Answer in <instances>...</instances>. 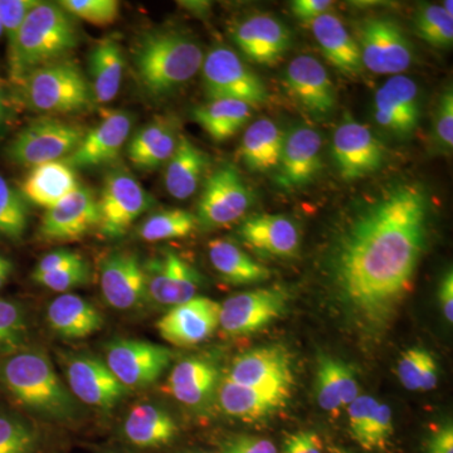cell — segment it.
I'll list each match as a JSON object with an SVG mask.
<instances>
[{
  "instance_id": "cell-1",
  "label": "cell",
  "mask_w": 453,
  "mask_h": 453,
  "mask_svg": "<svg viewBox=\"0 0 453 453\" xmlns=\"http://www.w3.org/2000/svg\"><path fill=\"white\" fill-rule=\"evenodd\" d=\"M431 203L414 183H398L360 207L329 255L339 309L360 338H383L416 283L427 249Z\"/></svg>"
},
{
  "instance_id": "cell-2",
  "label": "cell",
  "mask_w": 453,
  "mask_h": 453,
  "mask_svg": "<svg viewBox=\"0 0 453 453\" xmlns=\"http://www.w3.org/2000/svg\"><path fill=\"white\" fill-rule=\"evenodd\" d=\"M0 389L13 403L44 418L73 419L77 405L50 357L41 350H18L0 357Z\"/></svg>"
},
{
  "instance_id": "cell-3",
  "label": "cell",
  "mask_w": 453,
  "mask_h": 453,
  "mask_svg": "<svg viewBox=\"0 0 453 453\" xmlns=\"http://www.w3.org/2000/svg\"><path fill=\"white\" fill-rule=\"evenodd\" d=\"M135 70L150 96L163 97L201 71L204 55L196 42L174 31L145 33L136 44Z\"/></svg>"
},
{
  "instance_id": "cell-4",
  "label": "cell",
  "mask_w": 453,
  "mask_h": 453,
  "mask_svg": "<svg viewBox=\"0 0 453 453\" xmlns=\"http://www.w3.org/2000/svg\"><path fill=\"white\" fill-rule=\"evenodd\" d=\"M79 42V28L68 12L56 3H38L9 50L12 79L18 83L29 71L65 59Z\"/></svg>"
},
{
  "instance_id": "cell-5",
  "label": "cell",
  "mask_w": 453,
  "mask_h": 453,
  "mask_svg": "<svg viewBox=\"0 0 453 453\" xmlns=\"http://www.w3.org/2000/svg\"><path fill=\"white\" fill-rule=\"evenodd\" d=\"M27 105L35 111L70 113L92 106V89L79 65L68 59L29 71L17 83Z\"/></svg>"
},
{
  "instance_id": "cell-6",
  "label": "cell",
  "mask_w": 453,
  "mask_h": 453,
  "mask_svg": "<svg viewBox=\"0 0 453 453\" xmlns=\"http://www.w3.org/2000/svg\"><path fill=\"white\" fill-rule=\"evenodd\" d=\"M86 130L73 122L43 118L32 121L17 134L7 148V157L18 165L35 166L57 162L76 150Z\"/></svg>"
},
{
  "instance_id": "cell-7",
  "label": "cell",
  "mask_w": 453,
  "mask_h": 453,
  "mask_svg": "<svg viewBox=\"0 0 453 453\" xmlns=\"http://www.w3.org/2000/svg\"><path fill=\"white\" fill-rule=\"evenodd\" d=\"M201 70L203 86L210 100H237L251 107L267 101L264 81L234 50L216 47L204 56Z\"/></svg>"
},
{
  "instance_id": "cell-8",
  "label": "cell",
  "mask_w": 453,
  "mask_h": 453,
  "mask_svg": "<svg viewBox=\"0 0 453 453\" xmlns=\"http://www.w3.org/2000/svg\"><path fill=\"white\" fill-rule=\"evenodd\" d=\"M172 350L145 340L122 339L110 342L105 363L127 389H142L159 380L172 365Z\"/></svg>"
},
{
  "instance_id": "cell-9",
  "label": "cell",
  "mask_w": 453,
  "mask_h": 453,
  "mask_svg": "<svg viewBox=\"0 0 453 453\" xmlns=\"http://www.w3.org/2000/svg\"><path fill=\"white\" fill-rule=\"evenodd\" d=\"M253 196L240 172L231 164L214 170L204 183L196 220L203 228H219L242 219Z\"/></svg>"
},
{
  "instance_id": "cell-10",
  "label": "cell",
  "mask_w": 453,
  "mask_h": 453,
  "mask_svg": "<svg viewBox=\"0 0 453 453\" xmlns=\"http://www.w3.org/2000/svg\"><path fill=\"white\" fill-rule=\"evenodd\" d=\"M153 204V199L129 173L115 170L107 174L97 201L100 226L109 238L121 237Z\"/></svg>"
},
{
  "instance_id": "cell-11",
  "label": "cell",
  "mask_w": 453,
  "mask_h": 453,
  "mask_svg": "<svg viewBox=\"0 0 453 453\" xmlns=\"http://www.w3.org/2000/svg\"><path fill=\"white\" fill-rule=\"evenodd\" d=\"M363 67L380 74H399L413 61L412 44L401 27L387 18H372L359 27Z\"/></svg>"
},
{
  "instance_id": "cell-12",
  "label": "cell",
  "mask_w": 453,
  "mask_h": 453,
  "mask_svg": "<svg viewBox=\"0 0 453 453\" xmlns=\"http://www.w3.org/2000/svg\"><path fill=\"white\" fill-rule=\"evenodd\" d=\"M288 295L280 288H257L232 295L220 303L219 327L226 335L246 336L281 318Z\"/></svg>"
},
{
  "instance_id": "cell-13",
  "label": "cell",
  "mask_w": 453,
  "mask_h": 453,
  "mask_svg": "<svg viewBox=\"0 0 453 453\" xmlns=\"http://www.w3.org/2000/svg\"><path fill=\"white\" fill-rule=\"evenodd\" d=\"M333 157L340 175L351 181L380 169L384 148L365 125L345 115L334 133Z\"/></svg>"
},
{
  "instance_id": "cell-14",
  "label": "cell",
  "mask_w": 453,
  "mask_h": 453,
  "mask_svg": "<svg viewBox=\"0 0 453 453\" xmlns=\"http://www.w3.org/2000/svg\"><path fill=\"white\" fill-rule=\"evenodd\" d=\"M146 300L159 306L180 305L196 296L202 276L192 265L172 251L144 265Z\"/></svg>"
},
{
  "instance_id": "cell-15",
  "label": "cell",
  "mask_w": 453,
  "mask_h": 453,
  "mask_svg": "<svg viewBox=\"0 0 453 453\" xmlns=\"http://www.w3.org/2000/svg\"><path fill=\"white\" fill-rule=\"evenodd\" d=\"M220 303L196 296L173 306L157 320V329L169 344L190 348L210 339L219 327Z\"/></svg>"
},
{
  "instance_id": "cell-16",
  "label": "cell",
  "mask_w": 453,
  "mask_h": 453,
  "mask_svg": "<svg viewBox=\"0 0 453 453\" xmlns=\"http://www.w3.org/2000/svg\"><path fill=\"white\" fill-rule=\"evenodd\" d=\"M65 380L71 395L98 410H111L129 392L106 363L95 357H71L65 365Z\"/></svg>"
},
{
  "instance_id": "cell-17",
  "label": "cell",
  "mask_w": 453,
  "mask_h": 453,
  "mask_svg": "<svg viewBox=\"0 0 453 453\" xmlns=\"http://www.w3.org/2000/svg\"><path fill=\"white\" fill-rule=\"evenodd\" d=\"M104 299L119 311H129L146 300L144 265L131 251L110 253L100 267Z\"/></svg>"
},
{
  "instance_id": "cell-18",
  "label": "cell",
  "mask_w": 453,
  "mask_h": 453,
  "mask_svg": "<svg viewBox=\"0 0 453 453\" xmlns=\"http://www.w3.org/2000/svg\"><path fill=\"white\" fill-rule=\"evenodd\" d=\"M100 223L98 205L88 188L79 186L46 211L40 226L43 240L67 242L77 240Z\"/></svg>"
},
{
  "instance_id": "cell-19",
  "label": "cell",
  "mask_w": 453,
  "mask_h": 453,
  "mask_svg": "<svg viewBox=\"0 0 453 453\" xmlns=\"http://www.w3.org/2000/svg\"><path fill=\"white\" fill-rule=\"evenodd\" d=\"M320 134L310 127H295L283 138L277 183L283 189L294 190L314 180L321 165Z\"/></svg>"
},
{
  "instance_id": "cell-20",
  "label": "cell",
  "mask_w": 453,
  "mask_h": 453,
  "mask_svg": "<svg viewBox=\"0 0 453 453\" xmlns=\"http://www.w3.org/2000/svg\"><path fill=\"white\" fill-rule=\"evenodd\" d=\"M375 120L383 129L407 136L418 127V86L410 77L395 76L384 83L374 96Z\"/></svg>"
},
{
  "instance_id": "cell-21",
  "label": "cell",
  "mask_w": 453,
  "mask_h": 453,
  "mask_svg": "<svg viewBox=\"0 0 453 453\" xmlns=\"http://www.w3.org/2000/svg\"><path fill=\"white\" fill-rule=\"evenodd\" d=\"M131 127L133 120L129 113H110L94 129L86 131L82 142L65 157V162L73 169L95 168L113 162L129 138Z\"/></svg>"
},
{
  "instance_id": "cell-22",
  "label": "cell",
  "mask_w": 453,
  "mask_h": 453,
  "mask_svg": "<svg viewBox=\"0 0 453 453\" xmlns=\"http://www.w3.org/2000/svg\"><path fill=\"white\" fill-rule=\"evenodd\" d=\"M229 380L241 386H282L292 388L291 357L280 345H267L241 354L232 363Z\"/></svg>"
},
{
  "instance_id": "cell-23",
  "label": "cell",
  "mask_w": 453,
  "mask_h": 453,
  "mask_svg": "<svg viewBox=\"0 0 453 453\" xmlns=\"http://www.w3.org/2000/svg\"><path fill=\"white\" fill-rule=\"evenodd\" d=\"M288 92L315 116L329 115L335 106V91L326 70L311 56L292 59L285 73Z\"/></svg>"
},
{
  "instance_id": "cell-24",
  "label": "cell",
  "mask_w": 453,
  "mask_h": 453,
  "mask_svg": "<svg viewBox=\"0 0 453 453\" xmlns=\"http://www.w3.org/2000/svg\"><path fill=\"white\" fill-rule=\"evenodd\" d=\"M291 389L282 386H241L225 378L219 387V401L223 412L229 417L255 422L285 407Z\"/></svg>"
},
{
  "instance_id": "cell-25",
  "label": "cell",
  "mask_w": 453,
  "mask_h": 453,
  "mask_svg": "<svg viewBox=\"0 0 453 453\" xmlns=\"http://www.w3.org/2000/svg\"><path fill=\"white\" fill-rule=\"evenodd\" d=\"M234 40L244 55L256 64L273 65L279 64L288 52L291 35L276 18L256 14L235 27Z\"/></svg>"
},
{
  "instance_id": "cell-26",
  "label": "cell",
  "mask_w": 453,
  "mask_h": 453,
  "mask_svg": "<svg viewBox=\"0 0 453 453\" xmlns=\"http://www.w3.org/2000/svg\"><path fill=\"white\" fill-rule=\"evenodd\" d=\"M240 234L253 249L277 257H294L300 249L299 229L281 214L250 217L241 226Z\"/></svg>"
},
{
  "instance_id": "cell-27",
  "label": "cell",
  "mask_w": 453,
  "mask_h": 453,
  "mask_svg": "<svg viewBox=\"0 0 453 453\" xmlns=\"http://www.w3.org/2000/svg\"><path fill=\"white\" fill-rule=\"evenodd\" d=\"M177 122L157 118L146 124L127 145V157L135 168L150 172L169 162L179 142Z\"/></svg>"
},
{
  "instance_id": "cell-28",
  "label": "cell",
  "mask_w": 453,
  "mask_h": 453,
  "mask_svg": "<svg viewBox=\"0 0 453 453\" xmlns=\"http://www.w3.org/2000/svg\"><path fill=\"white\" fill-rule=\"evenodd\" d=\"M76 172L65 160L35 166L20 187L26 202L50 210L79 187Z\"/></svg>"
},
{
  "instance_id": "cell-29",
  "label": "cell",
  "mask_w": 453,
  "mask_h": 453,
  "mask_svg": "<svg viewBox=\"0 0 453 453\" xmlns=\"http://www.w3.org/2000/svg\"><path fill=\"white\" fill-rule=\"evenodd\" d=\"M47 323L61 338L82 340L100 332L104 318L89 301L79 295L64 294L50 301Z\"/></svg>"
},
{
  "instance_id": "cell-30",
  "label": "cell",
  "mask_w": 453,
  "mask_h": 453,
  "mask_svg": "<svg viewBox=\"0 0 453 453\" xmlns=\"http://www.w3.org/2000/svg\"><path fill=\"white\" fill-rule=\"evenodd\" d=\"M310 26L325 58L334 67L348 76H359L363 73L359 46L338 17L325 13L310 22Z\"/></svg>"
},
{
  "instance_id": "cell-31",
  "label": "cell",
  "mask_w": 453,
  "mask_h": 453,
  "mask_svg": "<svg viewBox=\"0 0 453 453\" xmlns=\"http://www.w3.org/2000/svg\"><path fill=\"white\" fill-rule=\"evenodd\" d=\"M122 432L131 445L140 449H157L174 441L178 426L159 405L139 403L127 413Z\"/></svg>"
},
{
  "instance_id": "cell-32",
  "label": "cell",
  "mask_w": 453,
  "mask_h": 453,
  "mask_svg": "<svg viewBox=\"0 0 453 453\" xmlns=\"http://www.w3.org/2000/svg\"><path fill=\"white\" fill-rule=\"evenodd\" d=\"M315 389L319 405L330 413H338L359 396L356 372L347 363L330 356L319 357Z\"/></svg>"
},
{
  "instance_id": "cell-33",
  "label": "cell",
  "mask_w": 453,
  "mask_h": 453,
  "mask_svg": "<svg viewBox=\"0 0 453 453\" xmlns=\"http://www.w3.org/2000/svg\"><path fill=\"white\" fill-rule=\"evenodd\" d=\"M219 378V371L211 363L190 357L172 369L166 389L181 404L198 407L213 395Z\"/></svg>"
},
{
  "instance_id": "cell-34",
  "label": "cell",
  "mask_w": 453,
  "mask_h": 453,
  "mask_svg": "<svg viewBox=\"0 0 453 453\" xmlns=\"http://www.w3.org/2000/svg\"><path fill=\"white\" fill-rule=\"evenodd\" d=\"M208 163L210 157L202 149L187 136H179L177 149L166 163L165 188L169 195L179 201H186L195 195Z\"/></svg>"
},
{
  "instance_id": "cell-35",
  "label": "cell",
  "mask_w": 453,
  "mask_h": 453,
  "mask_svg": "<svg viewBox=\"0 0 453 453\" xmlns=\"http://www.w3.org/2000/svg\"><path fill=\"white\" fill-rule=\"evenodd\" d=\"M125 61L121 46L113 38L98 42L89 53V73L92 77V94L95 100L106 104L118 96Z\"/></svg>"
},
{
  "instance_id": "cell-36",
  "label": "cell",
  "mask_w": 453,
  "mask_h": 453,
  "mask_svg": "<svg viewBox=\"0 0 453 453\" xmlns=\"http://www.w3.org/2000/svg\"><path fill=\"white\" fill-rule=\"evenodd\" d=\"M211 266L226 281L234 285H251L267 281L270 270L250 257L237 244L214 240L208 244Z\"/></svg>"
},
{
  "instance_id": "cell-37",
  "label": "cell",
  "mask_w": 453,
  "mask_h": 453,
  "mask_svg": "<svg viewBox=\"0 0 453 453\" xmlns=\"http://www.w3.org/2000/svg\"><path fill=\"white\" fill-rule=\"evenodd\" d=\"M283 134L275 122L261 119L253 122L244 133L241 157L252 172H268L279 166Z\"/></svg>"
},
{
  "instance_id": "cell-38",
  "label": "cell",
  "mask_w": 453,
  "mask_h": 453,
  "mask_svg": "<svg viewBox=\"0 0 453 453\" xmlns=\"http://www.w3.org/2000/svg\"><path fill=\"white\" fill-rule=\"evenodd\" d=\"M251 115L252 107L237 100H211L193 112L195 120L214 142L231 139Z\"/></svg>"
},
{
  "instance_id": "cell-39",
  "label": "cell",
  "mask_w": 453,
  "mask_h": 453,
  "mask_svg": "<svg viewBox=\"0 0 453 453\" xmlns=\"http://www.w3.org/2000/svg\"><path fill=\"white\" fill-rule=\"evenodd\" d=\"M198 226L196 214L183 210H169L151 214L140 226L139 235L145 242L177 240L192 234Z\"/></svg>"
},
{
  "instance_id": "cell-40",
  "label": "cell",
  "mask_w": 453,
  "mask_h": 453,
  "mask_svg": "<svg viewBox=\"0 0 453 453\" xmlns=\"http://www.w3.org/2000/svg\"><path fill=\"white\" fill-rule=\"evenodd\" d=\"M28 217L26 199L0 175V238L19 242L25 237Z\"/></svg>"
},
{
  "instance_id": "cell-41",
  "label": "cell",
  "mask_w": 453,
  "mask_h": 453,
  "mask_svg": "<svg viewBox=\"0 0 453 453\" xmlns=\"http://www.w3.org/2000/svg\"><path fill=\"white\" fill-rule=\"evenodd\" d=\"M28 339L26 310L16 301L0 297V357L22 350Z\"/></svg>"
},
{
  "instance_id": "cell-42",
  "label": "cell",
  "mask_w": 453,
  "mask_h": 453,
  "mask_svg": "<svg viewBox=\"0 0 453 453\" xmlns=\"http://www.w3.org/2000/svg\"><path fill=\"white\" fill-rule=\"evenodd\" d=\"M41 438L22 417L0 411V453H35Z\"/></svg>"
},
{
  "instance_id": "cell-43",
  "label": "cell",
  "mask_w": 453,
  "mask_h": 453,
  "mask_svg": "<svg viewBox=\"0 0 453 453\" xmlns=\"http://www.w3.org/2000/svg\"><path fill=\"white\" fill-rule=\"evenodd\" d=\"M416 31L423 41L437 49H449L453 43V17L442 5L425 4L417 12Z\"/></svg>"
},
{
  "instance_id": "cell-44",
  "label": "cell",
  "mask_w": 453,
  "mask_h": 453,
  "mask_svg": "<svg viewBox=\"0 0 453 453\" xmlns=\"http://www.w3.org/2000/svg\"><path fill=\"white\" fill-rule=\"evenodd\" d=\"M58 4L71 16L97 27L112 25L120 13V3L116 0H65Z\"/></svg>"
},
{
  "instance_id": "cell-45",
  "label": "cell",
  "mask_w": 453,
  "mask_h": 453,
  "mask_svg": "<svg viewBox=\"0 0 453 453\" xmlns=\"http://www.w3.org/2000/svg\"><path fill=\"white\" fill-rule=\"evenodd\" d=\"M38 0H0V25L3 35L7 37L8 52L13 49L20 28Z\"/></svg>"
},
{
  "instance_id": "cell-46",
  "label": "cell",
  "mask_w": 453,
  "mask_h": 453,
  "mask_svg": "<svg viewBox=\"0 0 453 453\" xmlns=\"http://www.w3.org/2000/svg\"><path fill=\"white\" fill-rule=\"evenodd\" d=\"M395 434L393 414L389 405L380 403L375 411L362 449L365 451H387Z\"/></svg>"
},
{
  "instance_id": "cell-47",
  "label": "cell",
  "mask_w": 453,
  "mask_h": 453,
  "mask_svg": "<svg viewBox=\"0 0 453 453\" xmlns=\"http://www.w3.org/2000/svg\"><path fill=\"white\" fill-rule=\"evenodd\" d=\"M380 402L371 395H359L348 405L349 427L351 437L360 447L365 443L366 432L371 427Z\"/></svg>"
},
{
  "instance_id": "cell-48",
  "label": "cell",
  "mask_w": 453,
  "mask_h": 453,
  "mask_svg": "<svg viewBox=\"0 0 453 453\" xmlns=\"http://www.w3.org/2000/svg\"><path fill=\"white\" fill-rule=\"evenodd\" d=\"M431 356L428 350L422 348L408 349L402 354L396 365V374L405 389L411 392L419 390L423 369Z\"/></svg>"
},
{
  "instance_id": "cell-49",
  "label": "cell",
  "mask_w": 453,
  "mask_h": 453,
  "mask_svg": "<svg viewBox=\"0 0 453 453\" xmlns=\"http://www.w3.org/2000/svg\"><path fill=\"white\" fill-rule=\"evenodd\" d=\"M33 281L43 288L56 292H65L71 288H80L86 285L89 280V268L86 262L56 271V273H46V275L33 276Z\"/></svg>"
},
{
  "instance_id": "cell-50",
  "label": "cell",
  "mask_w": 453,
  "mask_h": 453,
  "mask_svg": "<svg viewBox=\"0 0 453 453\" xmlns=\"http://www.w3.org/2000/svg\"><path fill=\"white\" fill-rule=\"evenodd\" d=\"M434 139L443 150H452L453 146V92L447 88L441 95L434 113Z\"/></svg>"
},
{
  "instance_id": "cell-51",
  "label": "cell",
  "mask_w": 453,
  "mask_h": 453,
  "mask_svg": "<svg viewBox=\"0 0 453 453\" xmlns=\"http://www.w3.org/2000/svg\"><path fill=\"white\" fill-rule=\"evenodd\" d=\"M222 453H279L273 441L257 436H234L220 446Z\"/></svg>"
},
{
  "instance_id": "cell-52",
  "label": "cell",
  "mask_w": 453,
  "mask_h": 453,
  "mask_svg": "<svg viewBox=\"0 0 453 453\" xmlns=\"http://www.w3.org/2000/svg\"><path fill=\"white\" fill-rule=\"evenodd\" d=\"M85 258L80 253L67 251V250H58L49 255L43 256L33 271V276L46 275V273H56V271L64 270V268L76 266L83 264Z\"/></svg>"
},
{
  "instance_id": "cell-53",
  "label": "cell",
  "mask_w": 453,
  "mask_h": 453,
  "mask_svg": "<svg viewBox=\"0 0 453 453\" xmlns=\"http://www.w3.org/2000/svg\"><path fill=\"white\" fill-rule=\"evenodd\" d=\"M281 453H323V441L315 431H297L283 440Z\"/></svg>"
},
{
  "instance_id": "cell-54",
  "label": "cell",
  "mask_w": 453,
  "mask_h": 453,
  "mask_svg": "<svg viewBox=\"0 0 453 453\" xmlns=\"http://www.w3.org/2000/svg\"><path fill=\"white\" fill-rule=\"evenodd\" d=\"M426 453H453V425L451 421L442 423L429 434L426 442Z\"/></svg>"
},
{
  "instance_id": "cell-55",
  "label": "cell",
  "mask_w": 453,
  "mask_h": 453,
  "mask_svg": "<svg viewBox=\"0 0 453 453\" xmlns=\"http://www.w3.org/2000/svg\"><path fill=\"white\" fill-rule=\"evenodd\" d=\"M333 2L329 0H295L292 2L291 9L295 17L303 22H312L316 18L327 13Z\"/></svg>"
},
{
  "instance_id": "cell-56",
  "label": "cell",
  "mask_w": 453,
  "mask_h": 453,
  "mask_svg": "<svg viewBox=\"0 0 453 453\" xmlns=\"http://www.w3.org/2000/svg\"><path fill=\"white\" fill-rule=\"evenodd\" d=\"M438 299H440L441 309L449 324L453 323V273L451 268L443 275L440 282V291H438Z\"/></svg>"
},
{
  "instance_id": "cell-57",
  "label": "cell",
  "mask_w": 453,
  "mask_h": 453,
  "mask_svg": "<svg viewBox=\"0 0 453 453\" xmlns=\"http://www.w3.org/2000/svg\"><path fill=\"white\" fill-rule=\"evenodd\" d=\"M438 378H440V369H438L436 359L434 356H431L426 363L425 369H423L419 390L421 392L434 390L437 387Z\"/></svg>"
},
{
  "instance_id": "cell-58",
  "label": "cell",
  "mask_w": 453,
  "mask_h": 453,
  "mask_svg": "<svg viewBox=\"0 0 453 453\" xmlns=\"http://www.w3.org/2000/svg\"><path fill=\"white\" fill-rule=\"evenodd\" d=\"M14 271V265L11 259L2 256L0 257V290L7 285Z\"/></svg>"
},
{
  "instance_id": "cell-59",
  "label": "cell",
  "mask_w": 453,
  "mask_h": 453,
  "mask_svg": "<svg viewBox=\"0 0 453 453\" xmlns=\"http://www.w3.org/2000/svg\"><path fill=\"white\" fill-rule=\"evenodd\" d=\"M8 118V103L2 89H0V127H3Z\"/></svg>"
},
{
  "instance_id": "cell-60",
  "label": "cell",
  "mask_w": 453,
  "mask_h": 453,
  "mask_svg": "<svg viewBox=\"0 0 453 453\" xmlns=\"http://www.w3.org/2000/svg\"><path fill=\"white\" fill-rule=\"evenodd\" d=\"M452 5H453V2L452 0H446L445 3H443V9H445V11L447 12V13L449 14V16L453 17L452 16Z\"/></svg>"
},
{
  "instance_id": "cell-61",
  "label": "cell",
  "mask_w": 453,
  "mask_h": 453,
  "mask_svg": "<svg viewBox=\"0 0 453 453\" xmlns=\"http://www.w3.org/2000/svg\"><path fill=\"white\" fill-rule=\"evenodd\" d=\"M335 453H353V452H349V451H345V449H335Z\"/></svg>"
},
{
  "instance_id": "cell-62",
  "label": "cell",
  "mask_w": 453,
  "mask_h": 453,
  "mask_svg": "<svg viewBox=\"0 0 453 453\" xmlns=\"http://www.w3.org/2000/svg\"><path fill=\"white\" fill-rule=\"evenodd\" d=\"M3 35V28H2V25H0V37H2Z\"/></svg>"
},
{
  "instance_id": "cell-63",
  "label": "cell",
  "mask_w": 453,
  "mask_h": 453,
  "mask_svg": "<svg viewBox=\"0 0 453 453\" xmlns=\"http://www.w3.org/2000/svg\"><path fill=\"white\" fill-rule=\"evenodd\" d=\"M186 453H207V452H186Z\"/></svg>"
},
{
  "instance_id": "cell-64",
  "label": "cell",
  "mask_w": 453,
  "mask_h": 453,
  "mask_svg": "<svg viewBox=\"0 0 453 453\" xmlns=\"http://www.w3.org/2000/svg\"><path fill=\"white\" fill-rule=\"evenodd\" d=\"M0 257H2V255H0Z\"/></svg>"
}]
</instances>
